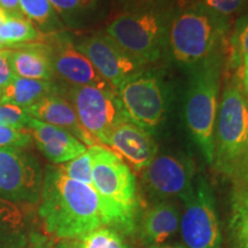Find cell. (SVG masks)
Listing matches in <instances>:
<instances>
[{
    "label": "cell",
    "instance_id": "6da1fadb",
    "mask_svg": "<svg viewBox=\"0 0 248 248\" xmlns=\"http://www.w3.org/2000/svg\"><path fill=\"white\" fill-rule=\"evenodd\" d=\"M38 203L45 231L61 239H78L106 225L94 188L68 178L59 166L46 168Z\"/></svg>",
    "mask_w": 248,
    "mask_h": 248
},
{
    "label": "cell",
    "instance_id": "7a4b0ae2",
    "mask_svg": "<svg viewBox=\"0 0 248 248\" xmlns=\"http://www.w3.org/2000/svg\"><path fill=\"white\" fill-rule=\"evenodd\" d=\"M92 161V183L107 226L131 234L137 226L139 199L137 182L130 167L102 145L89 147Z\"/></svg>",
    "mask_w": 248,
    "mask_h": 248
},
{
    "label": "cell",
    "instance_id": "3957f363",
    "mask_svg": "<svg viewBox=\"0 0 248 248\" xmlns=\"http://www.w3.org/2000/svg\"><path fill=\"white\" fill-rule=\"evenodd\" d=\"M229 20L219 17L200 2L179 6L170 21L167 54L179 67L191 71L218 54Z\"/></svg>",
    "mask_w": 248,
    "mask_h": 248
},
{
    "label": "cell",
    "instance_id": "277c9868",
    "mask_svg": "<svg viewBox=\"0 0 248 248\" xmlns=\"http://www.w3.org/2000/svg\"><path fill=\"white\" fill-rule=\"evenodd\" d=\"M222 63V58L218 53L201 66L192 69L184 101L186 129L210 166L214 164L215 157L214 132L218 109L217 101Z\"/></svg>",
    "mask_w": 248,
    "mask_h": 248
},
{
    "label": "cell",
    "instance_id": "5b68a950",
    "mask_svg": "<svg viewBox=\"0 0 248 248\" xmlns=\"http://www.w3.org/2000/svg\"><path fill=\"white\" fill-rule=\"evenodd\" d=\"M213 167L238 178L248 162V102L239 82L232 79L223 91L217 109Z\"/></svg>",
    "mask_w": 248,
    "mask_h": 248
},
{
    "label": "cell",
    "instance_id": "8992f818",
    "mask_svg": "<svg viewBox=\"0 0 248 248\" xmlns=\"http://www.w3.org/2000/svg\"><path fill=\"white\" fill-rule=\"evenodd\" d=\"M176 7L122 12L107 24L105 33L142 67L167 53L170 21Z\"/></svg>",
    "mask_w": 248,
    "mask_h": 248
},
{
    "label": "cell",
    "instance_id": "52a82bcc",
    "mask_svg": "<svg viewBox=\"0 0 248 248\" xmlns=\"http://www.w3.org/2000/svg\"><path fill=\"white\" fill-rule=\"evenodd\" d=\"M130 122L154 135L168 117L171 91L157 71L141 70L116 88Z\"/></svg>",
    "mask_w": 248,
    "mask_h": 248
},
{
    "label": "cell",
    "instance_id": "ba28073f",
    "mask_svg": "<svg viewBox=\"0 0 248 248\" xmlns=\"http://www.w3.org/2000/svg\"><path fill=\"white\" fill-rule=\"evenodd\" d=\"M59 92L70 102L82 126L98 145L107 146L111 131L129 121L115 89L68 85L59 88Z\"/></svg>",
    "mask_w": 248,
    "mask_h": 248
},
{
    "label": "cell",
    "instance_id": "9c48e42d",
    "mask_svg": "<svg viewBox=\"0 0 248 248\" xmlns=\"http://www.w3.org/2000/svg\"><path fill=\"white\" fill-rule=\"evenodd\" d=\"M184 212L179 229L186 248H223L221 223L212 185L198 175L191 190L181 199Z\"/></svg>",
    "mask_w": 248,
    "mask_h": 248
},
{
    "label": "cell",
    "instance_id": "30bf717a",
    "mask_svg": "<svg viewBox=\"0 0 248 248\" xmlns=\"http://www.w3.org/2000/svg\"><path fill=\"white\" fill-rule=\"evenodd\" d=\"M44 172L36 156L23 148L0 147V198L21 204H36L42 194Z\"/></svg>",
    "mask_w": 248,
    "mask_h": 248
},
{
    "label": "cell",
    "instance_id": "8fae6325",
    "mask_svg": "<svg viewBox=\"0 0 248 248\" xmlns=\"http://www.w3.org/2000/svg\"><path fill=\"white\" fill-rule=\"evenodd\" d=\"M195 178L194 162L182 154H161L142 170V183L147 193L157 200L178 197L191 190Z\"/></svg>",
    "mask_w": 248,
    "mask_h": 248
},
{
    "label": "cell",
    "instance_id": "7c38bea8",
    "mask_svg": "<svg viewBox=\"0 0 248 248\" xmlns=\"http://www.w3.org/2000/svg\"><path fill=\"white\" fill-rule=\"evenodd\" d=\"M74 45L91 61L102 78L115 90L126 78L145 69L106 33L84 37L79 42L74 43Z\"/></svg>",
    "mask_w": 248,
    "mask_h": 248
},
{
    "label": "cell",
    "instance_id": "4fadbf2b",
    "mask_svg": "<svg viewBox=\"0 0 248 248\" xmlns=\"http://www.w3.org/2000/svg\"><path fill=\"white\" fill-rule=\"evenodd\" d=\"M46 44L51 48L54 75L68 85L111 88L93 67L91 61L80 53L66 35L58 32L48 35Z\"/></svg>",
    "mask_w": 248,
    "mask_h": 248
},
{
    "label": "cell",
    "instance_id": "5bb4252c",
    "mask_svg": "<svg viewBox=\"0 0 248 248\" xmlns=\"http://www.w3.org/2000/svg\"><path fill=\"white\" fill-rule=\"evenodd\" d=\"M107 146L137 171L148 167L159 150L153 135L130 121H124L111 131Z\"/></svg>",
    "mask_w": 248,
    "mask_h": 248
},
{
    "label": "cell",
    "instance_id": "9a60e30c",
    "mask_svg": "<svg viewBox=\"0 0 248 248\" xmlns=\"http://www.w3.org/2000/svg\"><path fill=\"white\" fill-rule=\"evenodd\" d=\"M37 147L55 164L66 163L86 152V146L67 130L30 117L27 125Z\"/></svg>",
    "mask_w": 248,
    "mask_h": 248
},
{
    "label": "cell",
    "instance_id": "2e32d148",
    "mask_svg": "<svg viewBox=\"0 0 248 248\" xmlns=\"http://www.w3.org/2000/svg\"><path fill=\"white\" fill-rule=\"evenodd\" d=\"M27 113L30 117L40 122L67 130L84 145L89 146L98 145L82 126L70 102L62 97L60 92L53 93L42 99L32 107L28 108Z\"/></svg>",
    "mask_w": 248,
    "mask_h": 248
},
{
    "label": "cell",
    "instance_id": "e0dca14e",
    "mask_svg": "<svg viewBox=\"0 0 248 248\" xmlns=\"http://www.w3.org/2000/svg\"><path fill=\"white\" fill-rule=\"evenodd\" d=\"M181 212L171 201L160 200L142 214L139 235L145 246L162 245L179 229Z\"/></svg>",
    "mask_w": 248,
    "mask_h": 248
},
{
    "label": "cell",
    "instance_id": "ac0fdd59",
    "mask_svg": "<svg viewBox=\"0 0 248 248\" xmlns=\"http://www.w3.org/2000/svg\"><path fill=\"white\" fill-rule=\"evenodd\" d=\"M15 76L22 78L52 80L54 77L51 48L46 43L7 48Z\"/></svg>",
    "mask_w": 248,
    "mask_h": 248
},
{
    "label": "cell",
    "instance_id": "d6986e66",
    "mask_svg": "<svg viewBox=\"0 0 248 248\" xmlns=\"http://www.w3.org/2000/svg\"><path fill=\"white\" fill-rule=\"evenodd\" d=\"M59 92V88L52 80L22 78L15 76L1 90L0 104H11L28 109L49 94Z\"/></svg>",
    "mask_w": 248,
    "mask_h": 248
},
{
    "label": "cell",
    "instance_id": "ffe728a7",
    "mask_svg": "<svg viewBox=\"0 0 248 248\" xmlns=\"http://www.w3.org/2000/svg\"><path fill=\"white\" fill-rule=\"evenodd\" d=\"M229 248H248V184L238 182L231 190L228 225Z\"/></svg>",
    "mask_w": 248,
    "mask_h": 248
},
{
    "label": "cell",
    "instance_id": "44dd1931",
    "mask_svg": "<svg viewBox=\"0 0 248 248\" xmlns=\"http://www.w3.org/2000/svg\"><path fill=\"white\" fill-rule=\"evenodd\" d=\"M47 35L43 33L26 16H8L0 28V48H14L28 44L46 43Z\"/></svg>",
    "mask_w": 248,
    "mask_h": 248
},
{
    "label": "cell",
    "instance_id": "7402d4cb",
    "mask_svg": "<svg viewBox=\"0 0 248 248\" xmlns=\"http://www.w3.org/2000/svg\"><path fill=\"white\" fill-rule=\"evenodd\" d=\"M68 26H84L106 11L107 0H48Z\"/></svg>",
    "mask_w": 248,
    "mask_h": 248
},
{
    "label": "cell",
    "instance_id": "603a6c76",
    "mask_svg": "<svg viewBox=\"0 0 248 248\" xmlns=\"http://www.w3.org/2000/svg\"><path fill=\"white\" fill-rule=\"evenodd\" d=\"M24 215L20 204L0 198V248H8L22 240Z\"/></svg>",
    "mask_w": 248,
    "mask_h": 248
},
{
    "label": "cell",
    "instance_id": "cb8c5ba5",
    "mask_svg": "<svg viewBox=\"0 0 248 248\" xmlns=\"http://www.w3.org/2000/svg\"><path fill=\"white\" fill-rule=\"evenodd\" d=\"M20 7L24 16L45 35L57 33L62 27L48 0H20Z\"/></svg>",
    "mask_w": 248,
    "mask_h": 248
},
{
    "label": "cell",
    "instance_id": "d4e9b609",
    "mask_svg": "<svg viewBox=\"0 0 248 248\" xmlns=\"http://www.w3.org/2000/svg\"><path fill=\"white\" fill-rule=\"evenodd\" d=\"M73 248H133L123 233L111 226H100L76 239Z\"/></svg>",
    "mask_w": 248,
    "mask_h": 248
},
{
    "label": "cell",
    "instance_id": "484cf974",
    "mask_svg": "<svg viewBox=\"0 0 248 248\" xmlns=\"http://www.w3.org/2000/svg\"><path fill=\"white\" fill-rule=\"evenodd\" d=\"M61 171L73 181L83 183L89 186H92V161L91 155L86 150L83 154L78 155L75 159L68 161L66 163L58 164Z\"/></svg>",
    "mask_w": 248,
    "mask_h": 248
},
{
    "label": "cell",
    "instance_id": "4316f807",
    "mask_svg": "<svg viewBox=\"0 0 248 248\" xmlns=\"http://www.w3.org/2000/svg\"><path fill=\"white\" fill-rule=\"evenodd\" d=\"M28 128L0 125V147L27 148L32 142Z\"/></svg>",
    "mask_w": 248,
    "mask_h": 248
},
{
    "label": "cell",
    "instance_id": "83f0119b",
    "mask_svg": "<svg viewBox=\"0 0 248 248\" xmlns=\"http://www.w3.org/2000/svg\"><path fill=\"white\" fill-rule=\"evenodd\" d=\"M248 58V17L238 24L231 38V60L241 66L244 59Z\"/></svg>",
    "mask_w": 248,
    "mask_h": 248
},
{
    "label": "cell",
    "instance_id": "f1b7e54d",
    "mask_svg": "<svg viewBox=\"0 0 248 248\" xmlns=\"http://www.w3.org/2000/svg\"><path fill=\"white\" fill-rule=\"evenodd\" d=\"M122 12H144L177 6L178 0H116Z\"/></svg>",
    "mask_w": 248,
    "mask_h": 248
},
{
    "label": "cell",
    "instance_id": "f546056e",
    "mask_svg": "<svg viewBox=\"0 0 248 248\" xmlns=\"http://www.w3.org/2000/svg\"><path fill=\"white\" fill-rule=\"evenodd\" d=\"M30 116L23 108L11 104H0V125L27 128Z\"/></svg>",
    "mask_w": 248,
    "mask_h": 248
},
{
    "label": "cell",
    "instance_id": "4dcf8cb0",
    "mask_svg": "<svg viewBox=\"0 0 248 248\" xmlns=\"http://www.w3.org/2000/svg\"><path fill=\"white\" fill-rule=\"evenodd\" d=\"M247 0H199V2L217 16L229 20V17L238 13Z\"/></svg>",
    "mask_w": 248,
    "mask_h": 248
},
{
    "label": "cell",
    "instance_id": "1f68e13d",
    "mask_svg": "<svg viewBox=\"0 0 248 248\" xmlns=\"http://www.w3.org/2000/svg\"><path fill=\"white\" fill-rule=\"evenodd\" d=\"M14 77L15 74L9 62L8 49L0 48V90L4 89Z\"/></svg>",
    "mask_w": 248,
    "mask_h": 248
},
{
    "label": "cell",
    "instance_id": "d6a6232c",
    "mask_svg": "<svg viewBox=\"0 0 248 248\" xmlns=\"http://www.w3.org/2000/svg\"><path fill=\"white\" fill-rule=\"evenodd\" d=\"M0 7L4 9L8 16H24L20 7V0H0Z\"/></svg>",
    "mask_w": 248,
    "mask_h": 248
},
{
    "label": "cell",
    "instance_id": "836d02e7",
    "mask_svg": "<svg viewBox=\"0 0 248 248\" xmlns=\"http://www.w3.org/2000/svg\"><path fill=\"white\" fill-rule=\"evenodd\" d=\"M241 66H243V85L248 94V58L244 59Z\"/></svg>",
    "mask_w": 248,
    "mask_h": 248
},
{
    "label": "cell",
    "instance_id": "e575fe53",
    "mask_svg": "<svg viewBox=\"0 0 248 248\" xmlns=\"http://www.w3.org/2000/svg\"><path fill=\"white\" fill-rule=\"evenodd\" d=\"M146 248H186L181 244H173V245H155V246H148Z\"/></svg>",
    "mask_w": 248,
    "mask_h": 248
},
{
    "label": "cell",
    "instance_id": "d590c367",
    "mask_svg": "<svg viewBox=\"0 0 248 248\" xmlns=\"http://www.w3.org/2000/svg\"><path fill=\"white\" fill-rule=\"evenodd\" d=\"M7 17H8V15L6 14V12L4 11V9L0 7V28H1L2 24L5 23V21L7 20Z\"/></svg>",
    "mask_w": 248,
    "mask_h": 248
},
{
    "label": "cell",
    "instance_id": "8d00e7d4",
    "mask_svg": "<svg viewBox=\"0 0 248 248\" xmlns=\"http://www.w3.org/2000/svg\"><path fill=\"white\" fill-rule=\"evenodd\" d=\"M240 178H243V182H245L246 184H248V162L246 164V167H245L243 173H241Z\"/></svg>",
    "mask_w": 248,
    "mask_h": 248
},
{
    "label": "cell",
    "instance_id": "74e56055",
    "mask_svg": "<svg viewBox=\"0 0 248 248\" xmlns=\"http://www.w3.org/2000/svg\"><path fill=\"white\" fill-rule=\"evenodd\" d=\"M57 248H71L69 245H66V244H62V245H59Z\"/></svg>",
    "mask_w": 248,
    "mask_h": 248
},
{
    "label": "cell",
    "instance_id": "f35d334b",
    "mask_svg": "<svg viewBox=\"0 0 248 248\" xmlns=\"http://www.w3.org/2000/svg\"><path fill=\"white\" fill-rule=\"evenodd\" d=\"M0 97H1V90H0Z\"/></svg>",
    "mask_w": 248,
    "mask_h": 248
},
{
    "label": "cell",
    "instance_id": "ab89813d",
    "mask_svg": "<svg viewBox=\"0 0 248 248\" xmlns=\"http://www.w3.org/2000/svg\"><path fill=\"white\" fill-rule=\"evenodd\" d=\"M36 248H42V247H39V246H36Z\"/></svg>",
    "mask_w": 248,
    "mask_h": 248
}]
</instances>
